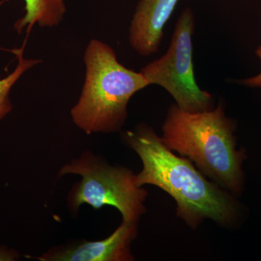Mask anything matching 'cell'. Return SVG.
Here are the masks:
<instances>
[{
  "label": "cell",
  "instance_id": "cell-8",
  "mask_svg": "<svg viewBox=\"0 0 261 261\" xmlns=\"http://www.w3.org/2000/svg\"><path fill=\"white\" fill-rule=\"evenodd\" d=\"M25 15L15 22V30L30 32L38 24L40 27H54L63 20L66 7L65 0H24Z\"/></svg>",
  "mask_w": 261,
  "mask_h": 261
},
{
  "label": "cell",
  "instance_id": "cell-6",
  "mask_svg": "<svg viewBox=\"0 0 261 261\" xmlns=\"http://www.w3.org/2000/svg\"><path fill=\"white\" fill-rule=\"evenodd\" d=\"M138 223L122 221L108 238L99 241H84L69 247L53 248L37 259L42 261L133 260L130 243L137 234Z\"/></svg>",
  "mask_w": 261,
  "mask_h": 261
},
{
  "label": "cell",
  "instance_id": "cell-7",
  "mask_svg": "<svg viewBox=\"0 0 261 261\" xmlns=\"http://www.w3.org/2000/svg\"><path fill=\"white\" fill-rule=\"evenodd\" d=\"M178 0H140L129 29L130 46L140 56L159 51L166 23Z\"/></svg>",
  "mask_w": 261,
  "mask_h": 261
},
{
  "label": "cell",
  "instance_id": "cell-2",
  "mask_svg": "<svg viewBox=\"0 0 261 261\" xmlns=\"http://www.w3.org/2000/svg\"><path fill=\"white\" fill-rule=\"evenodd\" d=\"M163 142L195 163L199 171L226 191L243 189L245 154L237 150L234 126L219 105L216 109L189 112L175 104L163 125Z\"/></svg>",
  "mask_w": 261,
  "mask_h": 261
},
{
  "label": "cell",
  "instance_id": "cell-9",
  "mask_svg": "<svg viewBox=\"0 0 261 261\" xmlns=\"http://www.w3.org/2000/svg\"><path fill=\"white\" fill-rule=\"evenodd\" d=\"M23 48L24 45L20 49H15L12 50L13 54L18 58V65L10 74L0 80V121L3 119L8 113L11 112L13 109L10 99V92L12 87L25 71L41 62L39 60L24 58Z\"/></svg>",
  "mask_w": 261,
  "mask_h": 261
},
{
  "label": "cell",
  "instance_id": "cell-4",
  "mask_svg": "<svg viewBox=\"0 0 261 261\" xmlns=\"http://www.w3.org/2000/svg\"><path fill=\"white\" fill-rule=\"evenodd\" d=\"M71 173L82 178L68 198L72 212H78L85 203L96 210L112 206L121 213L123 221L130 223H138L145 214L147 192L138 185L137 175L128 168L110 166L87 151L80 159L63 166L58 177Z\"/></svg>",
  "mask_w": 261,
  "mask_h": 261
},
{
  "label": "cell",
  "instance_id": "cell-5",
  "mask_svg": "<svg viewBox=\"0 0 261 261\" xmlns=\"http://www.w3.org/2000/svg\"><path fill=\"white\" fill-rule=\"evenodd\" d=\"M194 29L193 13L187 8L178 18L166 54L149 63L140 72L149 84L166 89L181 109L202 112L213 109L212 97L202 90L195 80L192 58Z\"/></svg>",
  "mask_w": 261,
  "mask_h": 261
},
{
  "label": "cell",
  "instance_id": "cell-1",
  "mask_svg": "<svg viewBox=\"0 0 261 261\" xmlns=\"http://www.w3.org/2000/svg\"><path fill=\"white\" fill-rule=\"evenodd\" d=\"M123 138L142 162L138 185H154L167 192L177 203L178 217L189 226L196 228L205 219L223 226L237 221L240 209L232 195L208 181L187 158L173 153L151 127L140 125Z\"/></svg>",
  "mask_w": 261,
  "mask_h": 261
},
{
  "label": "cell",
  "instance_id": "cell-10",
  "mask_svg": "<svg viewBox=\"0 0 261 261\" xmlns=\"http://www.w3.org/2000/svg\"><path fill=\"white\" fill-rule=\"evenodd\" d=\"M256 55L261 60V46L256 49ZM243 83L248 87H261V73L256 76L243 80Z\"/></svg>",
  "mask_w": 261,
  "mask_h": 261
},
{
  "label": "cell",
  "instance_id": "cell-11",
  "mask_svg": "<svg viewBox=\"0 0 261 261\" xmlns=\"http://www.w3.org/2000/svg\"><path fill=\"white\" fill-rule=\"evenodd\" d=\"M15 257V254L10 255L8 252L0 251V260H13Z\"/></svg>",
  "mask_w": 261,
  "mask_h": 261
},
{
  "label": "cell",
  "instance_id": "cell-3",
  "mask_svg": "<svg viewBox=\"0 0 261 261\" xmlns=\"http://www.w3.org/2000/svg\"><path fill=\"white\" fill-rule=\"evenodd\" d=\"M84 62L85 82L70 111L72 119L87 135L118 132L128 116L130 97L149 84L141 72L121 64L112 48L97 39L89 42Z\"/></svg>",
  "mask_w": 261,
  "mask_h": 261
}]
</instances>
